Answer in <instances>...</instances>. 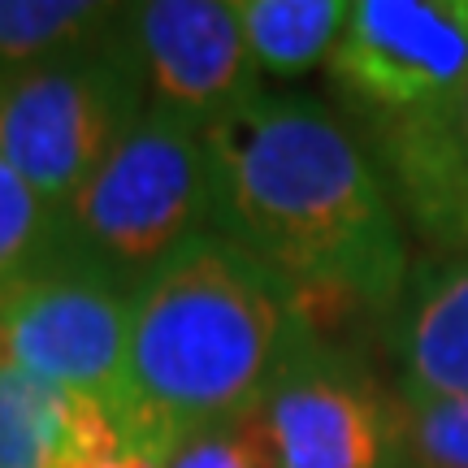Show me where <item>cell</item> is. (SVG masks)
Returning <instances> with one entry per match:
<instances>
[{
  "mask_svg": "<svg viewBox=\"0 0 468 468\" xmlns=\"http://www.w3.org/2000/svg\"><path fill=\"white\" fill-rule=\"evenodd\" d=\"M122 14V5L91 0H0V79L101 44Z\"/></svg>",
  "mask_w": 468,
  "mask_h": 468,
  "instance_id": "13",
  "label": "cell"
},
{
  "mask_svg": "<svg viewBox=\"0 0 468 468\" xmlns=\"http://www.w3.org/2000/svg\"><path fill=\"white\" fill-rule=\"evenodd\" d=\"M131 291L57 261L0 295V365L122 417Z\"/></svg>",
  "mask_w": 468,
  "mask_h": 468,
  "instance_id": "6",
  "label": "cell"
},
{
  "mask_svg": "<svg viewBox=\"0 0 468 468\" xmlns=\"http://www.w3.org/2000/svg\"><path fill=\"white\" fill-rule=\"evenodd\" d=\"M390 356L408 412L468 399V256L438 251L408 269L390 308Z\"/></svg>",
  "mask_w": 468,
  "mask_h": 468,
  "instance_id": "10",
  "label": "cell"
},
{
  "mask_svg": "<svg viewBox=\"0 0 468 468\" xmlns=\"http://www.w3.org/2000/svg\"><path fill=\"white\" fill-rule=\"evenodd\" d=\"M338 96L373 126L468 91V0H360L330 52Z\"/></svg>",
  "mask_w": 468,
  "mask_h": 468,
  "instance_id": "7",
  "label": "cell"
},
{
  "mask_svg": "<svg viewBox=\"0 0 468 468\" xmlns=\"http://www.w3.org/2000/svg\"><path fill=\"white\" fill-rule=\"evenodd\" d=\"M126 35L144 69L148 109L208 131L261 96V69L221 0H148L126 9Z\"/></svg>",
  "mask_w": 468,
  "mask_h": 468,
  "instance_id": "8",
  "label": "cell"
},
{
  "mask_svg": "<svg viewBox=\"0 0 468 468\" xmlns=\"http://www.w3.org/2000/svg\"><path fill=\"white\" fill-rule=\"evenodd\" d=\"M144 113L148 87L122 14L101 44L0 79V156L61 213Z\"/></svg>",
  "mask_w": 468,
  "mask_h": 468,
  "instance_id": "4",
  "label": "cell"
},
{
  "mask_svg": "<svg viewBox=\"0 0 468 468\" xmlns=\"http://www.w3.org/2000/svg\"><path fill=\"white\" fill-rule=\"evenodd\" d=\"M117 434L104 408L0 365V468H83Z\"/></svg>",
  "mask_w": 468,
  "mask_h": 468,
  "instance_id": "11",
  "label": "cell"
},
{
  "mask_svg": "<svg viewBox=\"0 0 468 468\" xmlns=\"http://www.w3.org/2000/svg\"><path fill=\"white\" fill-rule=\"evenodd\" d=\"M61 261L134 286L196 234L213 230V174L204 131L148 113L57 213Z\"/></svg>",
  "mask_w": 468,
  "mask_h": 468,
  "instance_id": "3",
  "label": "cell"
},
{
  "mask_svg": "<svg viewBox=\"0 0 468 468\" xmlns=\"http://www.w3.org/2000/svg\"><path fill=\"white\" fill-rule=\"evenodd\" d=\"M351 5L343 0H239L234 17L256 69L269 79H295L330 61Z\"/></svg>",
  "mask_w": 468,
  "mask_h": 468,
  "instance_id": "12",
  "label": "cell"
},
{
  "mask_svg": "<svg viewBox=\"0 0 468 468\" xmlns=\"http://www.w3.org/2000/svg\"><path fill=\"white\" fill-rule=\"evenodd\" d=\"M61 261L57 208L35 196L27 178L0 156V295Z\"/></svg>",
  "mask_w": 468,
  "mask_h": 468,
  "instance_id": "14",
  "label": "cell"
},
{
  "mask_svg": "<svg viewBox=\"0 0 468 468\" xmlns=\"http://www.w3.org/2000/svg\"><path fill=\"white\" fill-rule=\"evenodd\" d=\"M269 468H408V408L317 335L248 412Z\"/></svg>",
  "mask_w": 468,
  "mask_h": 468,
  "instance_id": "5",
  "label": "cell"
},
{
  "mask_svg": "<svg viewBox=\"0 0 468 468\" xmlns=\"http://www.w3.org/2000/svg\"><path fill=\"white\" fill-rule=\"evenodd\" d=\"M464 131H468V91H464Z\"/></svg>",
  "mask_w": 468,
  "mask_h": 468,
  "instance_id": "17",
  "label": "cell"
},
{
  "mask_svg": "<svg viewBox=\"0 0 468 468\" xmlns=\"http://www.w3.org/2000/svg\"><path fill=\"white\" fill-rule=\"evenodd\" d=\"M408 455L417 468H468V399L408 412Z\"/></svg>",
  "mask_w": 468,
  "mask_h": 468,
  "instance_id": "15",
  "label": "cell"
},
{
  "mask_svg": "<svg viewBox=\"0 0 468 468\" xmlns=\"http://www.w3.org/2000/svg\"><path fill=\"white\" fill-rule=\"evenodd\" d=\"M386 191L412 230L447 256H468V131L464 96L373 126Z\"/></svg>",
  "mask_w": 468,
  "mask_h": 468,
  "instance_id": "9",
  "label": "cell"
},
{
  "mask_svg": "<svg viewBox=\"0 0 468 468\" xmlns=\"http://www.w3.org/2000/svg\"><path fill=\"white\" fill-rule=\"evenodd\" d=\"M204 148L213 234L295 286L321 330L395 308L412 269L395 196L317 96L261 91Z\"/></svg>",
  "mask_w": 468,
  "mask_h": 468,
  "instance_id": "1",
  "label": "cell"
},
{
  "mask_svg": "<svg viewBox=\"0 0 468 468\" xmlns=\"http://www.w3.org/2000/svg\"><path fill=\"white\" fill-rule=\"evenodd\" d=\"M321 325L300 291L204 230L131 291L117 430L165 468L178 442L248 417Z\"/></svg>",
  "mask_w": 468,
  "mask_h": 468,
  "instance_id": "2",
  "label": "cell"
},
{
  "mask_svg": "<svg viewBox=\"0 0 468 468\" xmlns=\"http://www.w3.org/2000/svg\"><path fill=\"white\" fill-rule=\"evenodd\" d=\"M165 468H269V455L251 430V417H239L178 442Z\"/></svg>",
  "mask_w": 468,
  "mask_h": 468,
  "instance_id": "16",
  "label": "cell"
}]
</instances>
